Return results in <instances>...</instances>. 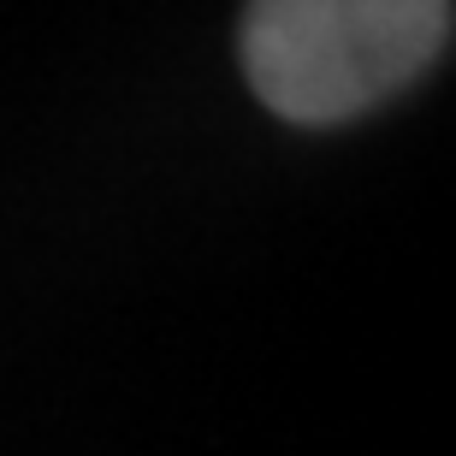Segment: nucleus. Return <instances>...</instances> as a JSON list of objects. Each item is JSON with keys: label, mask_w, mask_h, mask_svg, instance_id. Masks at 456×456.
Wrapping results in <instances>:
<instances>
[{"label": "nucleus", "mask_w": 456, "mask_h": 456, "mask_svg": "<svg viewBox=\"0 0 456 456\" xmlns=\"http://www.w3.org/2000/svg\"><path fill=\"white\" fill-rule=\"evenodd\" d=\"M451 42V0H249L243 71L290 125H338L409 89Z\"/></svg>", "instance_id": "f257e3e1"}]
</instances>
